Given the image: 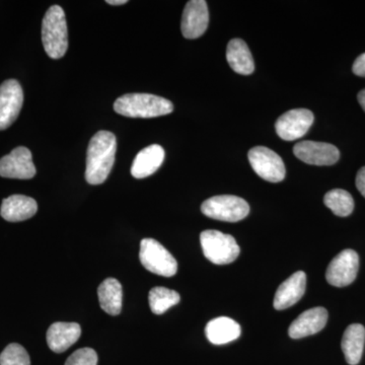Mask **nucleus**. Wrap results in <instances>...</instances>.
Returning a JSON list of instances; mask_svg holds the SVG:
<instances>
[{"label": "nucleus", "instance_id": "f257e3e1", "mask_svg": "<svg viewBox=\"0 0 365 365\" xmlns=\"http://www.w3.org/2000/svg\"><path fill=\"white\" fill-rule=\"evenodd\" d=\"M116 137L112 132L98 131L91 139L86 155V179L88 184H103L115 163Z\"/></svg>", "mask_w": 365, "mask_h": 365}, {"label": "nucleus", "instance_id": "f03ea898", "mask_svg": "<svg viewBox=\"0 0 365 365\" xmlns=\"http://www.w3.org/2000/svg\"><path fill=\"white\" fill-rule=\"evenodd\" d=\"M115 112L129 118H155L169 115L174 106L167 98L151 93H126L117 98Z\"/></svg>", "mask_w": 365, "mask_h": 365}, {"label": "nucleus", "instance_id": "7ed1b4c3", "mask_svg": "<svg viewBox=\"0 0 365 365\" xmlns=\"http://www.w3.org/2000/svg\"><path fill=\"white\" fill-rule=\"evenodd\" d=\"M42 42L46 53L52 59H60L68 49V32L66 13L59 6L46 11L42 21Z\"/></svg>", "mask_w": 365, "mask_h": 365}, {"label": "nucleus", "instance_id": "20e7f679", "mask_svg": "<svg viewBox=\"0 0 365 365\" xmlns=\"http://www.w3.org/2000/svg\"><path fill=\"white\" fill-rule=\"evenodd\" d=\"M203 254L215 265H227L237 260L239 257V245L235 237L218 230H204L200 235Z\"/></svg>", "mask_w": 365, "mask_h": 365}, {"label": "nucleus", "instance_id": "39448f33", "mask_svg": "<svg viewBox=\"0 0 365 365\" xmlns=\"http://www.w3.org/2000/svg\"><path fill=\"white\" fill-rule=\"evenodd\" d=\"M204 215L220 222H237L248 216L250 206L241 197L220 195L211 197L201 206Z\"/></svg>", "mask_w": 365, "mask_h": 365}, {"label": "nucleus", "instance_id": "423d86ee", "mask_svg": "<svg viewBox=\"0 0 365 365\" xmlns=\"http://www.w3.org/2000/svg\"><path fill=\"white\" fill-rule=\"evenodd\" d=\"M139 259L146 270L163 277H172L178 271L176 259L162 244L153 239L140 242Z\"/></svg>", "mask_w": 365, "mask_h": 365}, {"label": "nucleus", "instance_id": "0eeeda50", "mask_svg": "<svg viewBox=\"0 0 365 365\" xmlns=\"http://www.w3.org/2000/svg\"><path fill=\"white\" fill-rule=\"evenodd\" d=\"M252 169L265 181L279 182L285 178V165L282 158L270 148L256 146L249 151Z\"/></svg>", "mask_w": 365, "mask_h": 365}, {"label": "nucleus", "instance_id": "6e6552de", "mask_svg": "<svg viewBox=\"0 0 365 365\" xmlns=\"http://www.w3.org/2000/svg\"><path fill=\"white\" fill-rule=\"evenodd\" d=\"M359 269V255L353 250H344L329 264L326 279L333 287H345L355 280Z\"/></svg>", "mask_w": 365, "mask_h": 365}, {"label": "nucleus", "instance_id": "1a4fd4ad", "mask_svg": "<svg viewBox=\"0 0 365 365\" xmlns=\"http://www.w3.org/2000/svg\"><path fill=\"white\" fill-rule=\"evenodd\" d=\"M24 104L23 88L16 79L0 86V130L9 128L18 119Z\"/></svg>", "mask_w": 365, "mask_h": 365}, {"label": "nucleus", "instance_id": "9d476101", "mask_svg": "<svg viewBox=\"0 0 365 365\" xmlns=\"http://www.w3.org/2000/svg\"><path fill=\"white\" fill-rule=\"evenodd\" d=\"M313 112L307 109L290 110L278 118L275 124L278 136L285 141H294L306 135L314 123Z\"/></svg>", "mask_w": 365, "mask_h": 365}, {"label": "nucleus", "instance_id": "9b49d317", "mask_svg": "<svg viewBox=\"0 0 365 365\" xmlns=\"http://www.w3.org/2000/svg\"><path fill=\"white\" fill-rule=\"evenodd\" d=\"M36 175L32 153L24 146L14 148L0 160V177L29 180Z\"/></svg>", "mask_w": 365, "mask_h": 365}, {"label": "nucleus", "instance_id": "f8f14e48", "mask_svg": "<svg viewBox=\"0 0 365 365\" xmlns=\"http://www.w3.org/2000/svg\"><path fill=\"white\" fill-rule=\"evenodd\" d=\"M295 157L314 165H332L339 160V150L335 145L317 141H302L295 144Z\"/></svg>", "mask_w": 365, "mask_h": 365}, {"label": "nucleus", "instance_id": "ddd939ff", "mask_svg": "<svg viewBox=\"0 0 365 365\" xmlns=\"http://www.w3.org/2000/svg\"><path fill=\"white\" fill-rule=\"evenodd\" d=\"M209 11L205 0H191L185 6L181 29L186 39H197L207 30Z\"/></svg>", "mask_w": 365, "mask_h": 365}, {"label": "nucleus", "instance_id": "4468645a", "mask_svg": "<svg viewBox=\"0 0 365 365\" xmlns=\"http://www.w3.org/2000/svg\"><path fill=\"white\" fill-rule=\"evenodd\" d=\"M328 321V311L325 307H318L307 309L299 318L295 319L288 329L292 339H300L314 335L325 328Z\"/></svg>", "mask_w": 365, "mask_h": 365}, {"label": "nucleus", "instance_id": "2eb2a0df", "mask_svg": "<svg viewBox=\"0 0 365 365\" xmlns=\"http://www.w3.org/2000/svg\"><path fill=\"white\" fill-rule=\"evenodd\" d=\"M307 288V275L304 271H297L281 283L274 297L273 306L277 311L294 306L304 297Z\"/></svg>", "mask_w": 365, "mask_h": 365}, {"label": "nucleus", "instance_id": "dca6fc26", "mask_svg": "<svg viewBox=\"0 0 365 365\" xmlns=\"http://www.w3.org/2000/svg\"><path fill=\"white\" fill-rule=\"evenodd\" d=\"M81 336V328L76 323H55L47 331V344L55 353L66 351Z\"/></svg>", "mask_w": 365, "mask_h": 365}, {"label": "nucleus", "instance_id": "f3484780", "mask_svg": "<svg viewBox=\"0 0 365 365\" xmlns=\"http://www.w3.org/2000/svg\"><path fill=\"white\" fill-rule=\"evenodd\" d=\"M165 160V150L158 144H153L140 150L132 163L131 175L136 179H144L155 174Z\"/></svg>", "mask_w": 365, "mask_h": 365}, {"label": "nucleus", "instance_id": "a211bd4d", "mask_svg": "<svg viewBox=\"0 0 365 365\" xmlns=\"http://www.w3.org/2000/svg\"><path fill=\"white\" fill-rule=\"evenodd\" d=\"M38 204L31 197L13 195L2 201L0 215L9 222H24L37 213Z\"/></svg>", "mask_w": 365, "mask_h": 365}, {"label": "nucleus", "instance_id": "6ab92c4d", "mask_svg": "<svg viewBox=\"0 0 365 365\" xmlns=\"http://www.w3.org/2000/svg\"><path fill=\"white\" fill-rule=\"evenodd\" d=\"M241 326L227 317L211 319L205 328L206 337L215 345L227 344L241 336Z\"/></svg>", "mask_w": 365, "mask_h": 365}, {"label": "nucleus", "instance_id": "aec40b11", "mask_svg": "<svg viewBox=\"0 0 365 365\" xmlns=\"http://www.w3.org/2000/svg\"><path fill=\"white\" fill-rule=\"evenodd\" d=\"M227 60L232 71L242 76H249L255 71L253 56L248 45L242 39L230 41L227 48Z\"/></svg>", "mask_w": 365, "mask_h": 365}, {"label": "nucleus", "instance_id": "412c9836", "mask_svg": "<svg viewBox=\"0 0 365 365\" xmlns=\"http://www.w3.org/2000/svg\"><path fill=\"white\" fill-rule=\"evenodd\" d=\"M365 329L360 324H352L346 329L343 335L342 347L346 361L350 365L359 364L364 353Z\"/></svg>", "mask_w": 365, "mask_h": 365}, {"label": "nucleus", "instance_id": "4be33fe9", "mask_svg": "<svg viewBox=\"0 0 365 365\" xmlns=\"http://www.w3.org/2000/svg\"><path fill=\"white\" fill-rule=\"evenodd\" d=\"M98 295L103 311L111 316H118L121 313L123 292L119 281L115 278L103 281L98 287Z\"/></svg>", "mask_w": 365, "mask_h": 365}, {"label": "nucleus", "instance_id": "5701e85b", "mask_svg": "<svg viewBox=\"0 0 365 365\" xmlns=\"http://www.w3.org/2000/svg\"><path fill=\"white\" fill-rule=\"evenodd\" d=\"M324 203L334 215L346 217L352 213L354 209V200L351 194L342 189H334L324 197Z\"/></svg>", "mask_w": 365, "mask_h": 365}, {"label": "nucleus", "instance_id": "b1692460", "mask_svg": "<svg viewBox=\"0 0 365 365\" xmlns=\"http://www.w3.org/2000/svg\"><path fill=\"white\" fill-rule=\"evenodd\" d=\"M180 294L165 287H155L150 292L148 300L151 312L155 314H165L170 307L179 304Z\"/></svg>", "mask_w": 365, "mask_h": 365}, {"label": "nucleus", "instance_id": "393cba45", "mask_svg": "<svg viewBox=\"0 0 365 365\" xmlns=\"http://www.w3.org/2000/svg\"><path fill=\"white\" fill-rule=\"evenodd\" d=\"M0 365H31V359L23 346L13 343L0 354Z\"/></svg>", "mask_w": 365, "mask_h": 365}, {"label": "nucleus", "instance_id": "a878e982", "mask_svg": "<svg viewBox=\"0 0 365 365\" xmlns=\"http://www.w3.org/2000/svg\"><path fill=\"white\" fill-rule=\"evenodd\" d=\"M66 365H98L97 352L91 348H81L68 357Z\"/></svg>", "mask_w": 365, "mask_h": 365}, {"label": "nucleus", "instance_id": "bb28decb", "mask_svg": "<svg viewBox=\"0 0 365 365\" xmlns=\"http://www.w3.org/2000/svg\"><path fill=\"white\" fill-rule=\"evenodd\" d=\"M352 71L357 76L365 78V53L357 57L353 64Z\"/></svg>", "mask_w": 365, "mask_h": 365}, {"label": "nucleus", "instance_id": "cd10ccee", "mask_svg": "<svg viewBox=\"0 0 365 365\" xmlns=\"http://www.w3.org/2000/svg\"><path fill=\"white\" fill-rule=\"evenodd\" d=\"M356 187L361 195L365 198V167L359 170L356 176Z\"/></svg>", "mask_w": 365, "mask_h": 365}, {"label": "nucleus", "instance_id": "c85d7f7f", "mask_svg": "<svg viewBox=\"0 0 365 365\" xmlns=\"http://www.w3.org/2000/svg\"><path fill=\"white\" fill-rule=\"evenodd\" d=\"M357 98H359V104L361 106L362 109H364L365 112V88L364 90L359 91V96H357Z\"/></svg>", "mask_w": 365, "mask_h": 365}, {"label": "nucleus", "instance_id": "c756f323", "mask_svg": "<svg viewBox=\"0 0 365 365\" xmlns=\"http://www.w3.org/2000/svg\"><path fill=\"white\" fill-rule=\"evenodd\" d=\"M108 4H111V6H123V4H126L127 0H107Z\"/></svg>", "mask_w": 365, "mask_h": 365}]
</instances>
